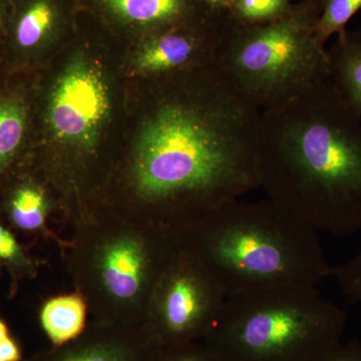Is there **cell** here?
I'll list each match as a JSON object with an SVG mask.
<instances>
[{"mask_svg":"<svg viewBox=\"0 0 361 361\" xmlns=\"http://www.w3.org/2000/svg\"><path fill=\"white\" fill-rule=\"evenodd\" d=\"M261 111L215 63L200 66L187 99L161 102L142 128L137 191L152 203L204 214L258 185Z\"/></svg>","mask_w":361,"mask_h":361,"instance_id":"obj_1","label":"cell"},{"mask_svg":"<svg viewBox=\"0 0 361 361\" xmlns=\"http://www.w3.org/2000/svg\"><path fill=\"white\" fill-rule=\"evenodd\" d=\"M258 185L316 232L361 231V116L329 78L261 111Z\"/></svg>","mask_w":361,"mask_h":361,"instance_id":"obj_2","label":"cell"},{"mask_svg":"<svg viewBox=\"0 0 361 361\" xmlns=\"http://www.w3.org/2000/svg\"><path fill=\"white\" fill-rule=\"evenodd\" d=\"M192 240V255L226 298L276 287H316L331 276L317 232L268 199H238L204 214Z\"/></svg>","mask_w":361,"mask_h":361,"instance_id":"obj_3","label":"cell"},{"mask_svg":"<svg viewBox=\"0 0 361 361\" xmlns=\"http://www.w3.org/2000/svg\"><path fill=\"white\" fill-rule=\"evenodd\" d=\"M346 320L316 287H276L227 297L204 338L221 361H323Z\"/></svg>","mask_w":361,"mask_h":361,"instance_id":"obj_4","label":"cell"},{"mask_svg":"<svg viewBox=\"0 0 361 361\" xmlns=\"http://www.w3.org/2000/svg\"><path fill=\"white\" fill-rule=\"evenodd\" d=\"M322 0H301L276 20L255 25L229 18L215 63L260 111L290 103L329 78V56L315 35Z\"/></svg>","mask_w":361,"mask_h":361,"instance_id":"obj_5","label":"cell"},{"mask_svg":"<svg viewBox=\"0 0 361 361\" xmlns=\"http://www.w3.org/2000/svg\"><path fill=\"white\" fill-rule=\"evenodd\" d=\"M176 261L161 280L157 300V327L163 345L205 337L226 299L212 275L194 255Z\"/></svg>","mask_w":361,"mask_h":361,"instance_id":"obj_6","label":"cell"},{"mask_svg":"<svg viewBox=\"0 0 361 361\" xmlns=\"http://www.w3.org/2000/svg\"><path fill=\"white\" fill-rule=\"evenodd\" d=\"M109 111V94L102 75L84 63L71 66L59 80L49 104L52 130L61 140L87 142Z\"/></svg>","mask_w":361,"mask_h":361,"instance_id":"obj_7","label":"cell"},{"mask_svg":"<svg viewBox=\"0 0 361 361\" xmlns=\"http://www.w3.org/2000/svg\"><path fill=\"white\" fill-rule=\"evenodd\" d=\"M97 11L125 27L160 33L213 23L226 13L215 11L202 0H90Z\"/></svg>","mask_w":361,"mask_h":361,"instance_id":"obj_8","label":"cell"},{"mask_svg":"<svg viewBox=\"0 0 361 361\" xmlns=\"http://www.w3.org/2000/svg\"><path fill=\"white\" fill-rule=\"evenodd\" d=\"M147 265L148 258L141 244L132 240L111 244L103 258V276L109 291L116 298H132L141 289Z\"/></svg>","mask_w":361,"mask_h":361,"instance_id":"obj_9","label":"cell"},{"mask_svg":"<svg viewBox=\"0 0 361 361\" xmlns=\"http://www.w3.org/2000/svg\"><path fill=\"white\" fill-rule=\"evenodd\" d=\"M329 78L343 101L361 116V32H343L327 49Z\"/></svg>","mask_w":361,"mask_h":361,"instance_id":"obj_10","label":"cell"},{"mask_svg":"<svg viewBox=\"0 0 361 361\" xmlns=\"http://www.w3.org/2000/svg\"><path fill=\"white\" fill-rule=\"evenodd\" d=\"M85 314L87 307L82 297H58L45 304L42 312V326L54 345H63L82 334Z\"/></svg>","mask_w":361,"mask_h":361,"instance_id":"obj_11","label":"cell"},{"mask_svg":"<svg viewBox=\"0 0 361 361\" xmlns=\"http://www.w3.org/2000/svg\"><path fill=\"white\" fill-rule=\"evenodd\" d=\"M25 106L18 99L0 97V169L20 148L26 129Z\"/></svg>","mask_w":361,"mask_h":361,"instance_id":"obj_12","label":"cell"},{"mask_svg":"<svg viewBox=\"0 0 361 361\" xmlns=\"http://www.w3.org/2000/svg\"><path fill=\"white\" fill-rule=\"evenodd\" d=\"M291 6V0H234L227 16L238 25H261L276 20Z\"/></svg>","mask_w":361,"mask_h":361,"instance_id":"obj_13","label":"cell"},{"mask_svg":"<svg viewBox=\"0 0 361 361\" xmlns=\"http://www.w3.org/2000/svg\"><path fill=\"white\" fill-rule=\"evenodd\" d=\"M361 11V0H322V14L315 35L325 45L330 37L345 30L348 21Z\"/></svg>","mask_w":361,"mask_h":361,"instance_id":"obj_14","label":"cell"},{"mask_svg":"<svg viewBox=\"0 0 361 361\" xmlns=\"http://www.w3.org/2000/svg\"><path fill=\"white\" fill-rule=\"evenodd\" d=\"M11 210L13 222L21 229L35 230L44 224L45 201L35 188H20L13 195Z\"/></svg>","mask_w":361,"mask_h":361,"instance_id":"obj_15","label":"cell"},{"mask_svg":"<svg viewBox=\"0 0 361 361\" xmlns=\"http://www.w3.org/2000/svg\"><path fill=\"white\" fill-rule=\"evenodd\" d=\"M331 276L350 302L361 303V249L348 262L332 267Z\"/></svg>","mask_w":361,"mask_h":361,"instance_id":"obj_16","label":"cell"},{"mask_svg":"<svg viewBox=\"0 0 361 361\" xmlns=\"http://www.w3.org/2000/svg\"><path fill=\"white\" fill-rule=\"evenodd\" d=\"M165 351L160 353L157 361H221L210 348L194 346L188 343L166 345Z\"/></svg>","mask_w":361,"mask_h":361,"instance_id":"obj_17","label":"cell"},{"mask_svg":"<svg viewBox=\"0 0 361 361\" xmlns=\"http://www.w3.org/2000/svg\"><path fill=\"white\" fill-rule=\"evenodd\" d=\"M59 361H132V360L123 349L108 345H96L71 351Z\"/></svg>","mask_w":361,"mask_h":361,"instance_id":"obj_18","label":"cell"},{"mask_svg":"<svg viewBox=\"0 0 361 361\" xmlns=\"http://www.w3.org/2000/svg\"><path fill=\"white\" fill-rule=\"evenodd\" d=\"M323 361H361V343L357 341L341 342Z\"/></svg>","mask_w":361,"mask_h":361,"instance_id":"obj_19","label":"cell"},{"mask_svg":"<svg viewBox=\"0 0 361 361\" xmlns=\"http://www.w3.org/2000/svg\"><path fill=\"white\" fill-rule=\"evenodd\" d=\"M20 255V247L13 235L0 226V258L14 260Z\"/></svg>","mask_w":361,"mask_h":361,"instance_id":"obj_20","label":"cell"},{"mask_svg":"<svg viewBox=\"0 0 361 361\" xmlns=\"http://www.w3.org/2000/svg\"><path fill=\"white\" fill-rule=\"evenodd\" d=\"M20 353L13 339L7 337L0 342V361H20Z\"/></svg>","mask_w":361,"mask_h":361,"instance_id":"obj_21","label":"cell"},{"mask_svg":"<svg viewBox=\"0 0 361 361\" xmlns=\"http://www.w3.org/2000/svg\"><path fill=\"white\" fill-rule=\"evenodd\" d=\"M13 6V0H0V35L7 32Z\"/></svg>","mask_w":361,"mask_h":361,"instance_id":"obj_22","label":"cell"},{"mask_svg":"<svg viewBox=\"0 0 361 361\" xmlns=\"http://www.w3.org/2000/svg\"><path fill=\"white\" fill-rule=\"evenodd\" d=\"M207 6L221 13H227L231 7L234 0H202Z\"/></svg>","mask_w":361,"mask_h":361,"instance_id":"obj_23","label":"cell"},{"mask_svg":"<svg viewBox=\"0 0 361 361\" xmlns=\"http://www.w3.org/2000/svg\"><path fill=\"white\" fill-rule=\"evenodd\" d=\"M7 337H8V331H7L6 325L0 322V342L4 341Z\"/></svg>","mask_w":361,"mask_h":361,"instance_id":"obj_24","label":"cell"}]
</instances>
